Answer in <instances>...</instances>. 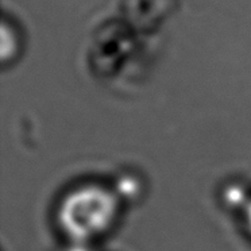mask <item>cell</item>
I'll return each mask as SVG.
<instances>
[{
    "label": "cell",
    "mask_w": 251,
    "mask_h": 251,
    "mask_svg": "<svg viewBox=\"0 0 251 251\" xmlns=\"http://www.w3.org/2000/svg\"><path fill=\"white\" fill-rule=\"evenodd\" d=\"M119 202L103 186H81L61 202L58 222L71 239L87 242L104 234L114 223Z\"/></svg>",
    "instance_id": "cell-1"
},
{
    "label": "cell",
    "mask_w": 251,
    "mask_h": 251,
    "mask_svg": "<svg viewBox=\"0 0 251 251\" xmlns=\"http://www.w3.org/2000/svg\"><path fill=\"white\" fill-rule=\"evenodd\" d=\"M15 51V38L12 33L6 27V25L1 26V58L6 61L11 57Z\"/></svg>",
    "instance_id": "cell-2"
},
{
    "label": "cell",
    "mask_w": 251,
    "mask_h": 251,
    "mask_svg": "<svg viewBox=\"0 0 251 251\" xmlns=\"http://www.w3.org/2000/svg\"><path fill=\"white\" fill-rule=\"evenodd\" d=\"M246 222H247V227L251 232V201L246 207Z\"/></svg>",
    "instance_id": "cell-3"
}]
</instances>
